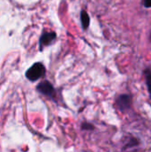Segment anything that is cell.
Segmentation results:
<instances>
[{"label":"cell","instance_id":"7","mask_svg":"<svg viewBox=\"0 0 151 152\" xmlns=\"http://www.w3.org/2000/svg\"><path fill=\"white\" fill-rule=\"evenodd\" d=\"M82 129H84V130H93V126L92 124H89V123H84L82 125Z\"/></svg>","mask_w":151,"mask_h":152},{"label":"cell","instance_id":"6","mask_svg":"<svg viewBox=\"0 0 151 152\" xmlns=\"http://www.w3.org/2000/svg\"><path fill=\"white\" fill-rule=\"evenodd\" d=\"M144 75H145L146 81H147V85H148L149 91H150V93L151 94V69H145Z\"/></svg>","mask_w":151,"mask_h":152},{"label":"cell","instance_id":"2","mask_svg":"<svg viewBox=\"0 0 151 152\" xmlns=\"http://www.w3.org/2000/svg\"><path fill=\"white\" fill-rule=\"evenodd\" d=\"M36 90L37 92H39L40 94L53 98L55 95V90L53 86V85L48 82V81H43L41 83H39L36 86Z\"/></svg>","mask_w":151,"mask_h":152},{"label":"cell","instance_id":"3","mask_svg":"<svg viewBox=\"0 0 151 152\" xmlns=\"http://www.w3.org/2000/svg\"><path fill=\"white\" fill-rule=\"evenodd\" d=\"M117 105L121 111H125L130 108L131 98L128 94H121L117 99Z\"/></svg>","mask_w":151,"mask_h":152},{"label":"cell","instance_id":"8","mask_svg":"<svg viewBox=\"0 0 151 152\" xmlns=\"http://www.w3.org/2000/svg\"><path fill=\"white\" fill-rule=\"evenodd\" d=\"M142 3H143L145 7H147V8L151 7V0H143Z\"/></svg>","mask_w":151,"mask_h":152},{"label":"cell","instance_id":"4","mask_svg":"<svg viewBox=\"0 0 151 152\" xmlns=\"http://www.w3.org/2000/svg\"><path fill=\"white\" fill-rule=\"evenodd\" d=\"M56 38V34L54 32H47V33H44L41 36L39 44H40V49L42 50L43 47L47 46L49 45H51L53 43V41Z\"/></svg>","mask_w":151,"mask_h":152},{"label":"cell","instance_id":"5","mask_svg":"<svg viewBox=\"0 0 151 152\" xmlns=\"http://www.w3.org/2000/svg\"><path fill=\"white\" fill-rule=\"evenodd\" d=\"M80 18H81V23H82L83 28L86 29L89 27V24H90V17H89L88 13L85 11H82Z\"/></svg>","mask_w":151,"mask_h":152},{"label":"cell","instance_id":"1","mask_svg":"<svg viewBox=\"0 0 151 152\" xmlns=\"http://www.w3.org/2000/svg\"><path fill=\"white\" fill-rule=\"evenodd\" d=\"M45 73V68L41 62L34 63L27 71H26V77L30 81H36L41 78Z\"/></svg>","mask_w":151,"mask_h":152}]
</instances>
